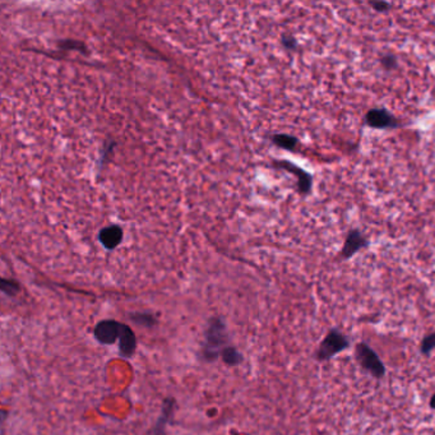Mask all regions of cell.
Wrapping results in <instances>:
<instances>
[{
    "label": "cell",
    "mask_w": 435,
    "mask_h": 435,
    "mask_svg": "<svg viewBox=\"0 0 435 435\" xmlns=\"http://www.w3.org/2000/svg\"><path fill=\"white\" fill-rule=\"evenodd\" d=\"M205 357L207 360H214L219 355H221L228 342L226 325L221 318H214L209 322L205 332Z\"/></svg>",
    "instance_id": "6da1fadb"
},
{
    "label": "cell",
    "mask_w": 435,
    "mask_h": 435,
    "mask_svg": "<svg viewBox=\"0 0 435 435\" xmlns=\"http://www.w3.org/2000/svg\"><path fill=\"white\" fill-rule=\"evenodd\" d=\"M351 345L346 334L341 332L339 328H331L325 334V339L319 344L316 353V359L319 362H325L333 359L334 356L347 350Z\"/></svg>",
    "instance_id": "7a4b0ae2"
},
{
    "label": "cell",
    "mask_w": 435,
    "mask_h": 435,
    "mask_svg": "<svg viewBox=\"0 0 435 435\" xmlns=\"http://www.w3.org/2000/svg\"><path fill=\"white\" fill-rule=\"evenodd\" d=\"M355 360L359 367L369 373L376 379H383L387 373V368L384 362L381 360L376 350L369 346L367 342H357L355 346Z\"/></svg>",
    "instance_id": "3957f363"
},
{
    "label": "cell",
    "mask_w": 435,
    "mask_h": 435,
    "mask_svg": "<svg viewBox=\"0 0 435 435\" xmlns=\"http://www.w3.org/2000/svg\"><path fill=\"white\" fill-rule=\"evenodd\" d=\"M123 328H124V325L118 320L105 319L97 323L94 330V336L103 345H112L120 339Z\"/></svg>",
    "instance_id": "277c9868"
},
{
    "label": "cell",
    "mask_w": 435,
    "mask_h": 435,
    "mask_svg": "<svg viewBox=\"0 0 435 435\" xmlns=\"http://www.w3.org/2000/svg\"><path fill=\"white\" fill-rule=\"evenodd\" d=\"M365 121L374 129H392L399 126V121L395 115L385 109H371L365 115Z\"/></svg>",
    "instance_id": "5b68a950"
},
{
    "label": "cell",
    "mask_w": 435,
    "mask_h": 435,
    "mask_svg": "<svg viewBox=\"0 0 435 435\" xmlns=\"http://www.w3.org/2000/svg\"><path fill=\"white\" fill-rule=\"evenodd\" d=\"M368 244V239L362 235L359 230H351L347 234L344 248L341 251V257H342V259H345V260L353 258L357 251H362V248H367Z\"/></svg>",
    "instance_id": "8992f818"
},
{
    "label": "cell",
    "mask_w": 435,
    "mask_h": 435,
    "mask_svg": "<svg viewBox=\"0 0 435 435\" xmlns=\"http://www.w3.org/2000/svg\"><path fill=\"white\" fill-rule=\"evenodd\" d=\"M277 163L280 168L288 170L297 177V189H299L300 194H304V196L309 194L311 186H313V177L310 175L309 172H307L305 170H302V168L296 166L293 163H288V161H281V163Z\"/></svg>",
    "instance_id": "52a82bcc"
},
{
    "label": "cell",
    "mask_w": 435,
    "mask_h": 435,
    "mask_svg": "<svg viewBox=\"0 0 435 435\" xmlns=\"http://www.w3.org/2000/svg\"><path fill=\"white\" fill-rule=\"evenodd\" d=\"M137 346V339L129 325H124L121 336L119 339V353L124 357H132Z\"/></svg>",
    "instance_id": "ba28073f"
},
{
    "label": "cell",
    "mask_w": 435,
    "mask_h": 435,
    "mask_svg": "<svg viewBox=\"0 0 435 435\" xmlns=\"http://www.w3.org/2000/svg\"><path fill=\"white\" fill-rule=\"evenodd\" d=\"M174 406L175 401L172 399H166L163 401V413L161 416L158 418V420L156 422L155 428H154V435H165V429L169 422L171 415L174 413Z\"/></svg>",
    "instance_id": "9c48e42d"
},
{
    "label": "cell",
    "mask_w": 435,
    "mask_h": 435,
    "mask_svg": "<svg viewBox=\"0 0 435 435\" xmlns=\"http://www.w3.org/2000/svg\"><path fill=\"white\" fill-rule=\"evenodd\" d=\"M272 140L276 146L288 149V151H295L296 146L299 145V140L294 135H288V134H276L273 135Z\"/></svg>",
    "instance_id": "30bf717a"
},
{
    "label": "cell",
    "mask_w": 435,
    "mask_h": 435,
    "mask_svg": "<svg viewBox=\"0 0 435 435\" xmlns=\"http://www.w3.org/2000/svg\"><path fill=\"white\" fill-rule=\"evenodd\" d=\"M222 360L230 367H235L243 362V355L240 351L233 346H226L221 353Z\"/></svg>",
    "instance_id": "8fae6325"
},
{
    "label": "cell",
    "mask_w": 435,
    "mask_h": 435,
    "mask_svg": "<svg viewBox=\"0 0 435 435\" xmlns=\"http://www.w3.org/2000/svg\"><path fill=\"white\" fill-rule=\"evenodd\" d=\"M435 350V332L430 333L421 339L420 354L422 356H430Z\"/></svg>",
    "instance_id": "7c38bea8"
},
{
    "label": "cell",
    "mask_w": 435,
    "mask_h": 435,
    "mask_svg": "<svg viewBox=\"0 0 435 435\" xmlns=\"http://www.w3.org/2000/svg\"><path fill=\"white\" fill-rule=\"evenodd\" d=\"M381 64H382V67L385 71H393L399 66V61H397V58L393 54H385L381 58Z\"/></svg>",
    "instance_id": "4fadbf2b"
},
{
    "label": "cell",
    "mask_w": 435,
    "mask_h": 435,
    "mask_svg": "<svg viewBox=\"0 0 435 435\" xmlns=\"http://www.w3.org/2000/svg\"><path fill=\"white\" fill-rule=\"evenodd\" d=\"M132 319H133L135 323L146 325V327H152V325H155V318L152 317L151 314H142V313H138V314L132 316Z\"/></svg>",
    "instance_id": "5bb4252c"
},
{
    "label": "cell",
    "mask_w": 435,
    "mask_h": 435,
    "mask_svg": "<svg viewBox=\"0 0 435 435\" xmlns=\"http://www.w3.org/2000/svg\"><path fill=\"white\" fill-rule=\"evenodd\" d=\"M1 290L3 293H6L9 296L15 295L20 291V286L13 282V281L3 280L1 281Z\"/></svg>",
    "instance_id": "9a60e30c"
},
{
    "label": "cell",
    "mask_w": 435,
    "mask_h": 435,
    "mask_svg": "<svg viewBox=\"0 0 435 435\" xmlns=\"http://www.w3.org/2000/svg\"><path fill=\"white\" fill-rule=\"evenodd\" d=\"M369 6L374 8L376 12H381V13L388 12L391 8V4L387 1H383V0H371V1H369Z\"/></svg>",
    "instance_id": "2e32d148"
},
{
    "label": "cell",
    "mask_w": 435,
    "mask_h": 435,
    "mask_svg": "<svg viewBox=\"0 0 435 435\" xmlns=\"http://www.w3.org/2000/svg\"><path fill=\"white\" fill-rule=\"evenodd\" d=\"M281 44L288 50H295V49H297V41H296L295 37L291 36V35L282 36Z\"/></svg>",
    "instance_id": "e0dca14e"
},
{
    "label": "cell",
    "mask_w": 435,
    "mask_h": 435,
    "mask_svg": "<svg viewBox=\"0 0 435 435\" xmlns=\"http://www.w3.org/2000/svg\"><path fill=\"white\" fill-rule=\"evenodd\" d=\"M429 406H430V408L432 410H435V393L430 397V401H429Z\"/></svg>",
    "instance_id": "ac0fdd59"
}]
</instances>
